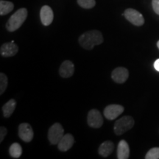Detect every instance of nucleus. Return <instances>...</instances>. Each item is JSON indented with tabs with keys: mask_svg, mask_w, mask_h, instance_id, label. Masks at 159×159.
I'll list each match as a JSON object with an SVG mask.
<instances>
[{
	"mask_svg": "<svg viewBox=\"0 0 159 159\" xmlns=\"http://www.w3.org/2000/svg\"><path fill=\"white\" fill-rule=\"evenodd\" d=\"M16 107V102L14 99H10L2 106L3 116L5 118H9L13 114V111H15Z\"/></svg>",
	"mask_w": 159,
	"mask_h": 159,
	"instance_id": "dca6fc26",
	"label": "nucleus"
},
{
	"mask_svg": "<svg viewBox=\"0 0 159 159\" xmlns=\"http://www.w3.org/2000/svg\"><path fill=\"white\" fill-rule=\"evenodd\" d=\"M146 159H158L159 158V148L150 149L145 156Z\"/></svg>",
	"mask_w": 159,
	"mask_h": 159,
	"instance_id": "412c9836",
	"label": "nucleus"
},
{
	"mask_svg": "<svg viewBox=\"0 0 159 159\" xmlns=\"http://www.w3.org/2000/svg\"><path fill=\"white\" fill-rule=\"evenodd\" d=\"M129 77V71L125 67H117L111 73V78L115 83L122 84L127 80Z\"/></svg>",
	"mask_w": 159,
	"mask_h": 159,
	"instance_id": "1a4fd4ad",
	"label": "nucleus"
},
{
	"mask_svg": "<svg viewBox=\"0 0 159 159\" xmlns=\"http://www.w3.org/2000/svg\"><path fill=\"white\" fill-rule=\"evenodd\" d=\"M40 17H41V21L43 25H50L54 19L52 10L48 5L43 6L40 11Z\"/></svg>",
	"mask_w": 159,
	"mask_h": 159,
	"instance_id": "f8f14e48",
	"label": "nucleus"
},
{
	"mask_svg": "<svg viewBox=\"0 0 159 159\" xmlns=\"http://www.w3.org/2000/svg\"><path fill=\"white\" fill-rule=\"evenodd\" d=\"M75 65L71 61H64L60 66L59 75L63 78H69L74 75Z\"/></svg>",
	"mask_w": 159,
	"mask_h": 159,
	"instance_id": "9b49d317",
	"label": "nucleus"
},
{
	"mask_svg": "<svg viewBox=\"0 0 159 159\" xmlns=\"http://www.w3.org/2000/svg\"><path fill=\"white\" fill-rule=\"evenodd\" d=\"M74 143V136L70 134H67L63 136V138L61 139V141L57 144V148L61 152H66L69 149L72 148Z\"/></svg>",
	"mask_w": 159,
	"mask_h": 159,
	"instance_id": "ddd939ff",
	"label": "nucleus"
},
{
	"mask_svg": "<svg viewBox=\"0 0 159 159\" xmlns=\"http://www.w3.org/2000/svg\"><path fill=\"white\" fill-rule=\"evenodd\" d=\"M103 41H104V39H103L102 33L97 30L85 32L78 39L80 45L83 49H87V50L92 49L94 46L100 45Z\"/></svg>",
	"mask_w": 159,
	"mask_h": 159,
	"instance_id": "f257e3e1",
	"label": "nucleus"
},
{
	"mask_svg": "<svg viewBox=\"0 0 159 159\" xmlns=\"http://www.w3.org/2000/svg\"><path fill=\"white\" fill-rule=\"evenodd\" d=\"M130 156V148L126 141L121 140L117 147V158L128 159Z\"/></svg>",
	"mask_w": 159,
	"mask_h": 159,
	"instance_id": "4468645a",
	"label": "nucleus"
},
{
	"mask_svg": "<svg viewBox=\"0 0 159 159\" xmlns=\"http://www.w3.org/2000/svg\"><path fill=\"white\" fill-rule=\"evenodd\" d=\"M157 47H158V48L159 49V41L157 42Z\"/></svg>",
	"mask_w": 159,
	"mask_h": 159,
	"instance_id": "393cba45",
	"label": "nucleus"
},
{
	"mask_svg": "<svg viewBox=\"0 0 159 159\" xmlns=\"http://www.w3.org/2000/svg\"><path fill=\"white\" fill-rule=\"evenodd\" d=\"M87 123L93 128H100L103 125L102 115L97 109H91L88 113Z\"/></svg>",
	"mask_w": 159,
	"mask_h": 159,
	"instance_id": "39448f33",
	"label": "nucleus"
},
{
	"mask_svg": "<svg viewBox=\"0 0 159 159\" xmlns=\"http://www.w3.org/2000/svg\"><path fill=\"white\" fill-rule=\"evenodd\" d=\"M7 134V130L6 129L5 127L2 126L0 128V142H2L4 139L5 138L6 135Z\"/></svg>",
	"mask_w": 159,
	"mask_h": 159,
	"instance_id": "4be33fe9",
	"label": "nucleus"
},
{
	"mask_svg": "<svg viewBox=\"0 0 159 159\" xmlns=\"http://www.w3.org/2000/svg\"><path fill=\"white\" fill-rule=\"evenodd\" d=\"M154 67L157 71H159V59L156 60L154 63Z\"/></svg>",
	"mask_w": 159,
	"mask_h": 159,
	"instance_id": "b1692460",
	"label": "nucleus"
},
{
	"mask_svg": "<svg viewBox=\"0 0 159 159\" xmlns=\"http://www.w3.org/2000/svg\"><path fill=\"white\" fill-rule=\"evenodd\" d=\"M114 150V144L111 141H105L99 147L98 153L101 156L108 157L112 153L113 151Z\"/></svg>",
	"mask_w": 159,
	"mask_h": 159,
	"instance_id": "2eb2a0df",
	"label": "nucleus"
},
{
	"mask_svg": "<svg viewBox=\"0 0 159 159\" xmlns=\"http://www.w3.org/2000/svg\"><path fill=\"white\" fill-rule=\"evenodd\" d=\"M27 17V10L20 8L10 17L6 24V29L9 32H14L23 25Z\"/></svg>",
	"mask_w": 159,
	"mask_h": 159,
	"instance_id": "f03ea898",
	"label": "nucleus"
},
{
	"mask_svg": "<svg viewBox=\"0 0 159 159\" xmlns=\"http://www.w3.org/2000/svg\"><path fill=\"white\" fill-rule=\"evenodd\" d=\"M77 3L81 7L85 9L93 8L96 5L95 0H77Z\"/></svg>",
	"mask_w": 159,
	"mask_h": 159,
	"instance_id": "aec40b11",
	"label": "nucleus"
},
{
	"mask_svg": "<svg viewBox=\"0 0 159 159\" xmlns=\"http://www.w3.org/2000/svg\"><path fill=\"white\" fill-rule=\"evenodd\" d=\"M124 107L121 105L111 104L105 107L103 114L108 120H114L124 112Z\"/></svg>",
	"mask_w": 159,
	"mask_h": 159,
	"instance_id": "0eeeda50",
	"label": "nucleus"
},
{
	"mask_svg": "<svg viewBox=\"0 0 159 159\" xmlns=\"http://www.w3.org/2000/svg\"><path fill=\"white\" fill-rule=\"evenodd\" d=\"M152 5L155 13L159 15V0H152Z\"/></svg>",
	"mask_w": 159,
	"mask_h": 159,
	"instance_id": "5701e85b",
	"label": "nucleus"
},
{
	"mask_svg": "<svg viewBox=\"0 0 159 159\" xmlns=\"http://www.w3.org/2000/svg\"><path fill=\"white\" fill-rule=\"evenodd\" d=\"M7 85H8L7 77L4 73H1L0 74V94L2 95L5 93L7 88Z\"/></svg>",
	"mask_w": 159,
	"mask_h": 159,
	"instance_id": "6ab92c4d",
	"label": "nucleus"
},
{
	"mask_svg": "<svg viewBox=\"0 0 159 159\" xmlns=\"http://www.w3.org/2000/svg\"><path fill=\"white\" fill-rule=\"evenodd\" d=\"M14 8V5L11 2L1 0L0 1V15L5 16L8 14Z\"/></svg>",
	"mask_w": 159,
	"mask_h": 159,
	"instance_id": "f3484780",
	"label": "nucleus"
},
{
	"mask_svg": "<svg viewBox=\"0 0 159 159\" xmlns=\"http://www.w3.org/2000/svg\"><path fill=\"white\" fill-rule=\"evenodd\" d=\"M134 119L130 116H124L116 121L114 124V133L117 136H120L133 128Z\"/></svg>",
	"mask_w": 159,
	"mask_h": 159,
	"instance_id": "7ed1b4c3",
	"label": "nucleus"
},
{
	"mask_svg": "<svg viewBox=\"0 0 159 159\" xmlns=\"http://www.w3.org/2000/svg\"><path fill=\"white\" fill-rule=\"evenodd\" d=\"M19 52V47L14 42H7L3 43L0 48V54L4 57L15 56Z\"/></svg>",
	"mask_w": 159,
	"mask_h": 159,
	"instance_id": "9d476101",
	"label": "nucleus"
},
{
	"mask_svg": "<svg viewBox=\"0 0 159 159\" xmlns=\"http://www.w3.org/2000/svg\"><path fill=\"white\" fill-rule=\"evenodd\" d=\"M123 16L126 18L128 21L136 26H142L144 23V19L142 14L133 8H128L125 10Z\"/></svg>",
	"mask_w": 159,
	"mask_h": 159,
	"instance_id": "423d86ee",
	"label": "nucleus"
},
{
	"mask_svg": "<svg viewBox=\"0 0 159 159\" xmlns=\"http://www.w3.org/2000/svg\"><path fill=\"white\" fill-rule=\"evenodd\" d=\"M18 134H19V138L25 142H30L33 140V136H34L33 128L28 123L20 124Z\"/></svg>",
	"mask_w": 159,
	"mask_h": 159,
	"instance_id": "6e6552de",
	"label": "nucleus"
},
{
	"mask_svg": "<svg viewBox=\"0 0 159 159\" xmlns=\"http://www.w3.org/2000/svg\"><path fill=\"white\" fill-rule=\"evenodd\" d=\"M64 130L62 125L56 122L49 128L48 130V140L52 145H57L61 139L64 136Z\"/></svg>",
	"mask_w": 159,
	"mask_h": 159,
	"instance_id": "20e7f679",
	"label": "nucleus"
},
{
	"mask_svg": "<svg viewBox=\"0 0 159 159\" xmlns=\"http://www.w3.org/2000/svg\"><path fill=\"white\" fill-rule=\"evenodd\" d=\"M9 153L13 158H19L22 154V148L19 143H13L9 148Z\"/></svg>",
	"mask_w": 159,
	"mask_h": 159,
	"instance_id": "a211bd4d",
	"label": "nucleus"
}]
</instances>
